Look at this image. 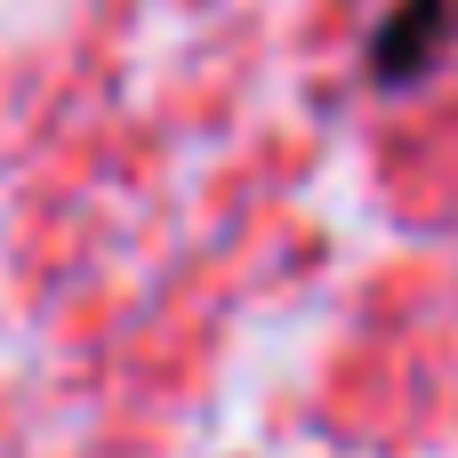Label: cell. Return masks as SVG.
I'll use <instances>...</instances> for the list:
<instances>
[{"mask_svg": "<svg viewBox=\"0 0 458 458\" xmlns=\"http://www.w3.org/2000/svg\"><path fill=\"white\" fill-rule=\"evenodd\" d=\"M451 48H458V0H394V16L370 32V81L419 89Z\"/></svg>", "mask_w": 458, "mask_h": 458, "instance_id": "cell-1", "label": "cell"}]
</instances>
